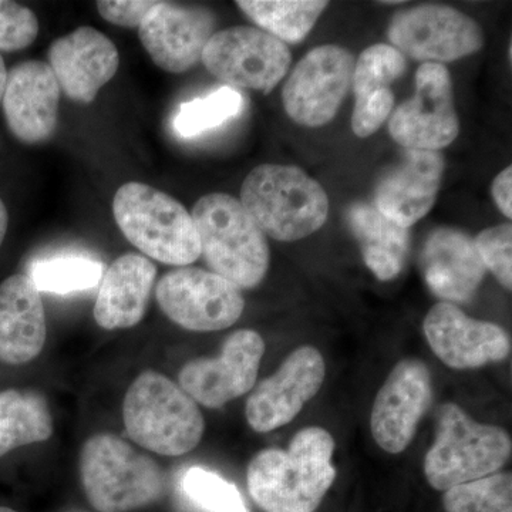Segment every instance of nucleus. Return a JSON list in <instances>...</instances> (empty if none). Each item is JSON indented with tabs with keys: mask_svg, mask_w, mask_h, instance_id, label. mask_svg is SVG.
I'll return each mask as SVG.
<instances>
[{
	"mask_svg": "<svg viewBox=\"0 0 512 512\" xmlns=\"http://www.w3.org/2000/svg\"><path fill=\"white\" fill-rule=\"evenodd\" d=\"M335 439L306 427L286 448L259 451L247 471L248 491L265 512H315L336 480Z\"/></svg>",
	"mask_w": 512,
	"mask_h": 512,
	"instance_id": "obj_1",
	"label": "nucleus"
},
{
	"mask_svg": "<svg viewBox=\"0 0 512 512\" xmlns=\"http://www.w3.org/2000/svg\"><path fill=\"white\" fill-rule=\"evenodd\" d=\"M241 204L268 237L299 241L325 225V188L295 165L262 164L245 178Z\"/></svg>",
	"mask_w": 512,
	"mask_h": 512,
	"instance_id": "obj_2",
	"label": "nucleus"
},
{
	"mask_svg": "<svg viewBox=\"0 0 512 512\" xmlns=\"http://www.w3.org/2000/svg\"><path fill=\"white\" fill-rule=\"evenodd\" d=\"M191 217L211 272L239 289L264 281L271 261L268 241L241 201L222 192L204 195L195 202Z\"/></svg>",
	"mask_w": 512,
	"mask_h": 512,
	"instance_id": "obj_3",
	"label": "nucleus"
},
{
	"mask_svg": "<svg viewBox=\"0 0 512 512\" xmlns=\"http://www.w3.org/2000/svg\"><path fill=\"white\" fill-rule=\"evenodd\" d=\"M123 421L134 443L167 457L190 453L205 431L198 404L180 384L156 370L141 373L128 387Z\"/></svg>",
	"mask_w": 512,
	"mask_h": 512,
	"instance_id": "obj_4",
	"label": "nucleus"
},
{
	"mask_svg": "<svg viewBox=\"0 0 512 512\" xmlns=\"http://www.w3.org/2000/svg\"><path fill=\"white\" fill-rule=\"evenodd\" d=\"M84 494L99 512H131L160 501L167 480L157 461L110 433L96 434L80 451Z\"/></svg>",
	"mask_w": 512,
	"mask_h": 512,
	"instance_id": "obj_5",
	"label": "nucleus"
},
{
	"mask_svg": "<svg viewBox=\"0 0 512 512\" xmlns=\"http://www.w3.org/2000/svg\"><path fill=\"white\" fill-rule=\"evenodd\" d=\"M511 451L507 431L478 423L456 403H444L436 413V437L424 457V476L434 490L446 493L498 473Z\"/></svg>",
	"mask_w": 512,
	"mask_h": 512,
	"instance_id": "obj_6",
	"label": "nucleus"
},
{
	"mask_svg": "<svg viewBox=\"0 0 512 512\" xmlns=\"http://www.w3.org/2000/svg\"><path fill=\"white\" fill-rule=\"evenodd\" d=\"M113 214L124 237L148 258L181 268L201 256L190 212L157 188L141 183L121 185L114 195Z\"/></svg>",
	"mask_w": 512,
	"mask_h": 512,
	"instance_id": "obj_7",
	"label": "nucleus"
},
{
	"mask_svg": "<svg viewBox=\"0 0 512 512\" xmlns=\"http://www.w3.org/2000/svg\"><path fill=\"white\" fill-rule=\"evenodd\" d=\"M156 298L168 319L192 332L227 329L245 309L238 286L214 272L188 266L167 272L158 281Z\"/></svg>",
	"mask_w": 512,
	"mask_h": 512,
	"instance_id": "obj_8",
	"label": "nucleus"
},
{
	"mask_svg": "<svg viewBox=\"0 0 512 512\" xmlns=\"http://www.w3.org/2000/svg\"><path fill=\"white\" fill-rule=\"evenodd\" d=\"M291 60L286 43L251 26L214 33L201 57L208 72L220 82L264 94L284 79Z\"/></svg>",
	"mask_w": 512,
	"mask_h": 512,
	"instance_id": "obj_9",
	"label": "nucleus"
},
{
	"mask_svg": "<svg viewBox=\"0 0 512 512\" xmlns=\"http://www.w3.org/2000/svg\"><path fill=\"white\" fill-rule=\"evenodd\" d=\"M355 63L343 47L325 45L311 50L296 64L282 90L288 116L305 127L330 123L348 96Z\"/></svg>",
	"mask_w": 512,
	"mask_h": 512,
	"instance_id": "obj_10",
	"label": "nucleus"
},
{
	"mask_svg": "<svg viewBox=\"0 0 512 512\" xmlns=\"http://www.w3.org/2000/svg\"><path fill=\"white\" fill-rule=\"evenodd\" d=\"M387 35L403 56L426 63L454 62L484 45L476 20L443 5H420L397 13Z\"/></svg>",
	"mask_w": 512,
	"mask_h": 512,
	"instance_id": "obj_11",
	"label": "nucleus"
},
{
	"mask_svg": "<svg viewBox=\"0 0 512 512\" xmlns=\"http://www.w3.org/2000/svg\"><path fill=\"white\" fill-rule=\"evenodd\" d=\"M416 93L389 120V133L406 150L439 151L460 133L447 67L423 63L416 73Z\"/></svg>",
	"mask_w": 512,
	"mask_h": 512,
	"instance_id": "obj_12",
	"label": "nucleus"
},
{
	"mask_svg": "<svg viewBox=\"0 0 512 512\" xmlns=\"http://www.w3.org/2000/svg\"><path fill=\"white\" fill-rule=\"evenodd\" d=\"M265 355L258 332L241 329L229 335L217 357H200L185 363L178 384L197 404L220 409L251 392Z\"/></svg>",
	"mask_w": 512,
	"mask_h": 512,
	"instance_id": "obj_13",
	"label": "nucleus"
},
{
	"mask_svg": "<svg viewBox=\"0 0 512 512\" xmlns=\"http://www.w3.org/2000/svg\"><path fill=\"white\" fill-rule=\"evenodd\" d=\"M431 402L429 367L413 357L400 360L380 387L370 414V430L377 446L389 454L403 453Z\"/></svg>",
	"mask_w": 512,
	"mask_h": 512,
	"instance_id": "obj_14",
	"label": "nucleus"
},
{
	"mask_svg": "<svg viewBox=\"0 0 512 512\" xmlns=\"http://www.w3.org/2000/svg\"><path fill=\"white\" fill-rule=\"evenodd\" d=\"M323 356L301 346L286 357L275 375L262 380L248 397L245 417L256 433H268L291 423L325 382Z\"/></svg>",
	"mask_w": 512,
	"mask_h": 512,
	"instance_id": "obj_15",
	"label": "nucleus"
},
{
	"mask_svg": "<svg viewBox=\"0 0 512 512\" xmlns=\"http://www.w3.org/2000/svg\"><path fill=\"white\" fill-rule=\"evenodd\" d=\"M423 329L434 355L451 369L500 363L511 353V339L503 328L470 318L454 303L434 305L424 318Z\"/></svg>",
	"mask_w": 512,
	"mask_h": 512,
	"instance_id": "obj_16",
	"label": "nucleus"
},
{
	"mask_svg": "<svg viewBox=\"0 0 512 512\" xmlns=\"http://www.w3.org/2000/svg\"><path fill=\"white\" fill-rule=\"evenodd\" d=\"M215 23L214 13L202 6L156 2L138 28V36L160 69L181 74L201 62Z\"/></svg>",
	"mask_w": 512,
	"mask_h": 512,
	"instance_id": "obj_17",
	"label": "nucleus"
},
{
	"mask_svg": "<svg viewBox=\"0 0 512 512\" xmlns=\"http://www.w3.org/2000/svg\"><path fill=\"white\" fill-rule=\"evenodd\" d=\"M443 173L439 151L404 150L399 163L380 177L373 207L400 227H412L436 204Z\"/></svg>",
	"mask_w": 512,
	"mask_h": 512,
	"instance_id": "obj_18",
	"label": "nucleus"
},
{
	"mask_svg": "<svg viewBox=\"0 0 512 512\" xmlns=\"http://www.w3.org/2000/svg\"><path fill=\"white\" fill-rule=\"evenodd\" d=\"M50 69L70 100L89 104L119 70V50L97 29L79 28L50 46Z\"/></svg>",
	"mask_w": 512,
	"mask_h": 512,
	"instance_id": "obj_19",
	"label": "nucleus"
},
{
	"mask_svg": "<svg viewBox=\"0 0 512 512\" xmlns=\"http://www.w3.org/2000/svg\"><path fill=\"white\" fill-rule=\"evenodd\" d=\"M60 86L49 64L30 60L8 73L3 111L13 136L39 144L55 134L59 117Z\"/></svg>",
	"mask_w": 512,
	"mask_h": 512,
	"instance_id": "obj_20",
	"label": "nucleus"
},
{
	"mask_svg": "<svg viewBox=\"0 0 512 512\" xmlns=\"http://www.w3.org/2000/svg\"><path fill=\"white\" fill-rule=\"evenodd\" d=\"M420 265L434 295L450 303L470 301L485 276L473 239L454 228L431 232L421 251Z\"/></svg>",
	"mask_w": 512,
	"mask_h": 512,
	"instance_id": "obj_21",
	"label": "nucleus"
},
{
	"mask_svg": "<svg viewBox=\"0 0 512 512\" xmlns=\"http://www.w3.org/2000/svg\"><path fill=\"white\" fill-rule=\"evenodd\" d=\"M47 338L45 306L25 274L0 284V362L25 365L42 353Z\"/></svg>",
	"mask_w": 512,
	"mask_h": 512,
	"instance_id": "obj_22",
	"label": "nucleus"
},
{
	"mask_svg": "<svg viewBox=\"0 0 512 512\" xmlns=\"http://www.w3.org/2000/svg\"><path fill=\"white\" fill-rule=\"evenodd\" d=\"M157 268L147 256L121 255L104 275L93 315L106 330L130 329L146 315Z\"/></svg>",
	"mask_w": 512,
	"mask_h": 512,
	"instance_id": "obj_23",
	"label": "nucleus"
},
{
	"mask_svg": "<svg viewBox=\"0 0 512 512\" xmlns=\"http://www.w3.org/2000/svg\"><path fill=\"white\" fill-rule=\"evenodd\" d=\"M349 227L359 241L367 268L380 281L402 272L409 251V228L387 220L373 205L357 202L348 212Z\"/></svg>",
	"mask_w": 512,
	"mask_h": 512,
	"instance_id": "obj_24",
	"label": "nucleus"
},
{
	"mask_svg": "<svg viewBox=\"0 0 512 512\" xmlns=\"http://www.w3.org/2000/svg\"><path fill=\"white\" fill-rule=\"evenodd\" d=\"M52 436V413L42 394L16 389L0 393V457Z\"/></svg>",
	"mask_w": 512,
	"mask_h": 512,
	"instance_id": "obj_25",
	"label": "nucleus"
},
{
	"mask_svg": "<svg viewBox=\"0 0 512 512\" xmlns=\"http://www.w3.org/2000/svg\"><path fill=\"white\" fill-rule=\"evenodd\" d=\"M237 5L269 35L284 43H299L311 32L329 3L323 0H239Z\"/></svg>",
	"mask_w": 512,
	"mask_h": 512,
	"instance_id": "obj_26",
	"label": "nucleus"
},
{
	"mask_svg": "<svg viewBox=\"0 0 512 512\" xmlns=\"http://www.w3.org/2000/svg\"><path fill=\"white\" fill-rule=\"evenodd\" d=\"M29 278L39 292L86 291L100 284L103 265L84 255H60L33 262Z\"/></svg>",
	"mask_w": 512,
	"mask_h": 512,
	"instance_id": "obj_27",
	"label": "nucleus"
},
{
	"mask_svg": "<svg viewBox=\"0 0 512 512\" xmlns=\"http://www.w3.org/2000/svg\"><path fill=\"white\" fill-rule=\"evenodd\" d=\"M244 106L241 93L232 87H221L217 92L181 104L174 127L183 137H195L224 124L237 116Z\"/></svg>",
	"mask_w": 512,
	"mask_h": 512,
	"instance_id": "obj_28",
	"label": "nucleus"
},
{
	"mask_svg": "<svg viewBox=\"0 0 512 512\" xmlns=\"http://www.w3.org/2000/svg\"><path fill=\"white\" fill-rule=\"evenodd\" d=\"M443 505L446 512H512L511 473H495L450 488Z\"/></svg>",
	"mask_w": 512,
	"mask_h": 512,
	"instance_id": "obj_29",
	"label": "nucleus"
},
{
	"mask_svg": "<svg viewBox=\"0 0 512 512\" xmlns=\"http://www.w3.org/2000/svg\"><path fill=\"white\" fill-rule=\"evenodd\" d=\"M406 69V59L393 46H370L355 63L352 86L356 101L365 100L377 90L390 89Z\"/></svg>",
	"mask_w": 512,
	"mask_h": 512,
	"instance_id": "obj_30",
	"label": "nucleus"
},
{
	"mask_svg": "<svg viewBox=\"0 0 512 512\" xmlns=\"http://www.w3.org/2000/svg\"><path fill=\"white\" fill-rule=\"evenodd\" d=\"M183 488L192 503L207 512H249L234 484L204 468H190Z\"/></svg>",
	"mask_w": 512,
	"mask_h": 512,
	"instance_id": "obj_31",
	"label": "nucleus"
},
{
	"mask_svg": "<svg viewBox=\"0 0 512 512\" xmlns=\"http://www.w3.org/2000/svg\"><path fill=\"white\" fill-rule=\"evenodd\" d=\"M478 255L485 266L507 291L512 288V227L501 224L497 227L484 229L478 234L476 241Z\"/></svg>",
	"mask_w": 512,
	"mask_h": 512,
	"instance_id": "obj_32",
	"label": "nucleus"
},
{
	"mask_svg": "<svg viewBox=\"0 0 512 512\" xmlns=\"http://www.w3.org/2000/svg\"><path fill=\"white\" fill-rule=\"evenodd\" d=\"M39 20L26 6L0 0V50L18 52L35 42Z\"/></svg>",
	"mask_w": 512,
	"mask_h": 512,
	"instance_id": "obj_33",
	"label": "nucleus"
},
{
	"mask_svg": "<svg viewBox=\"0 0 512 512\" xmlns=\"http://www.w3.org/2000/svg\"><path fill=\"white\" fill-rule=\"evenodd\" d=\"M156 2L153 0H100L97 9L104 20L121 28H140Z\"/></svg>",
	"mask_w": 512,
	"mask_h": 512,
	"instance_id": "obj_34",
	"label": "nucleus"
},
{
	"mask_svg": "<svg viewBox=\"0 0 512 512\" xmlns=\"http://www.w3.org/2000/svg\"><path fill=\"white\" fill-rule=\"evenodd\" d=\"M512 168H505L503 173H500L495 177L493 183V197L495 204L498 205L503 214L507 218L512 217Z\"/></svg>",
	"mask_w": 512,
	"mask_h": 512,
	"instance_id": "obj_35",
	"label": "nucleus"
},
{
	"mask_svg": "<svg viewBox=\"0 0 512 512\" xmlns=\"http://www.w3.org/2000/svg\"><path fill=\"white\" fill-rule=\"evenodd\" d=\"M9 225V214L6 210V205L3 204L2 198H0V247H2L3 239L6 237V231H8Z\"/></svg>",
	"mask_w": 512,
	"mask_h": 512,
	"instance_id": "obj_36",
	"label": "nucleus"
},
{
	"mask_svg": "<svg viewBox=\"0 0 512 512\" xmlns=\"http://www.w3.org/2000/svg\"><path fill=\"white\" fill-rule=\"evenodd\" d=\"M6 83H8V70H6L5 62L0 56V104H2L3 96H5Z\"/></svg>",
	"mask_w": 512,
	"mask_h": 512,
	"instance_id": "obj_37",
	"label": "nucleus"
},
{
	"mask_svg": "<svg viewBox=\"0 0 512 512\" xmlns=\"http://www.w3.org/2000/svg\"><path fill=\"white\" fill-rule=\"evenodd\" d=\"M400 3H403V2H400V0H390V2H382V5H400Z\"/></svg>",
	"mask_w": 512,
	"mask_h": 512,
	"instance_id": "obj_38",
	"label": "nucleus"
},
{
	"mask_svg": "<svg viewBox=\"0 0 512 512\" xmlns=\"http://www.w3.org/2000/svg\"><path fill=\"white\" fill-rule=\"evenodd\" d=\"M0 512H18V511L12 510V508H8V507H0Z\"/></svg>",
	"mask_w": 512,
	"mask_h": 512,
	"instance_id": "obj_39",
	"label": "nucleus"
}]
</instances>
